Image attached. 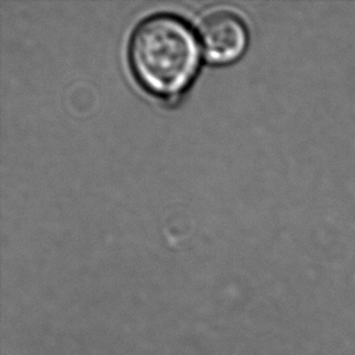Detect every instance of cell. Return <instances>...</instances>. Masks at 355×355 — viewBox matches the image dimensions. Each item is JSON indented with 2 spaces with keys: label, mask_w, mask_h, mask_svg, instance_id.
Segmentation results:
<instances>
[{
  "label": "cell",
  "mask_w": 355,
  "mask_h": 355,
  "mask_svg": "<svg viewBox=\"0 0 355 355\" xmlns=\"http://www.w3.org/2000/svg\"><path fill=\"white\" fill-rule=\"evenodd\" d=\"M130 64L149 92L173 97L192 80L199 63L197 39L184 21L157 14L141 21L129 43Z\"/></svg>",
  "instance_id": "obj_1"
},
{
  "label": "cell",
  "mask_w": 355,
  "mask_h": 355,
  "mask_svg": "<svg viewBox=\"0 0 355 355\" xmlns=\"http://www.w3.org/2000/svg\"><path fill=\"white\" fill-rule=\"evenodd\" d=\"M198 33L207 58L216 62L236 60L248 43L244 21L231 10L207 12L199 22Z\"/></svg>",
  "instance_id": "obj_2"
}]
</instances>
